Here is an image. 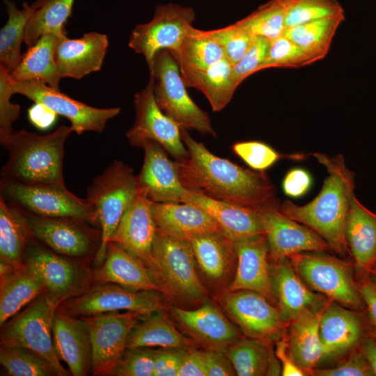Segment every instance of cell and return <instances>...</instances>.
<instances>
[{
  "label": "cell",
  "mask_w": 376,
  "mask_h": 376,
  "mask_svg": "<svg viewBox=\"0 0 376 376\" xmlns=\"http://www.w3.org/2000/svg\"><path fill=\"white\" fill-rule=\"evenodd\" d=\"M33 235L22 212L0 196V260L17 268L24 264Z\"/></svg>",
  "instance_id": "d590c367"
},
{
  "label": "cell",
  "mask_w": 376,
  "mask_h": 376,
  "mask_svg": "<svg viewBox=\"0 0 376 376\" xmlns=\"http://www.w3.org/2000/svg\"><path fill=\"white\" fill-rule=\"evenodd\" d=\"M11 83L9 71L0 65V137L13 132L12 125L20 113V106L10 101L15 93Z\"/></svg>",
  "instance_id": "816d5d0a"
},
{
  "label": "cell",
  "mask_w": 376,
  "mask_h": 376,
  "mask_svg": "<svg viewBox=\"0 0 376 376\" xmlns=\"http://www.w3.org/2000/svg\"><path fill=\"white\" fill-rule=\"evenodd\" d=\"M345 238L359 274H370L376 265V214L364 207L354 194L347 217Z\"/></svg>",
  "instance_id": "f546056e"
},
{
  "label": "cell",
  "mask_w": 376,
  "mask_h": 376,
  "mask_svg": "<svg viewBox=\"0 0 376 376\" xmlns=\"http://www.w3.org/2000/svg\"><path fill=\"white\" fill-rule=\"evenodd\" d=\"M61 308V312L79 318L120 311L148 315L164 311L166 304L159 292L133 290L116 283L102 282L66 300Z\"/></svg>",
  "instance_id": "8fae6325"
},
{
  "label": "cell",
  "mask_w": 376,
  "mask_h": 376,
  "mask_svg": "<svg viewBox=\"0 0 376 376\" xmlns=\"http://www.w3.org/2000/svg\"><path fill=\"white\" fill-rule=\"evenodd\" d=\"M58 38L52 34L42 36L22 55L18 65L10 72L13 81H42L59 90L61 79L55 61V47Z\"/></svg>",
  "instance_id": "1f68e13d"
},
{
  "label": "cell",
  "mask_w": 376,
  "mask_h": 376,
  "mask_svg": "<svg viewBox=\"0 0 376 376\" xmlns=\"http://www.w3.org/2000/svg\"><path fill=\"white\" fill-rule=\"evenodd\" d=\"M24 263L42 281L45 295L56 306L86 290L87 273L81 265L36 242L33 237L29 242Z\"/></svg>",
  "instance_id": "7c38bea8"
},
{
  "label": "cell",
  "mask_w": 376,
  "mask_h": 376,
  "mask_svg": "<svg viewBox=\"0 0 376 376\" xmlns=\"http://www.w3.org/2000/svg\"><path fill=\"white\" fill-rule=\"evenodd\" d=\"M286 0H269L236 23L253 36L272 40L283 35Z\"/></svg>",
  "instance_id": "7bdbcfd3"
},
{
  "label": "cell",
  "mask_w": 376,
  "mask_h": 376,
  "mask_svg": "<svg viewBox=\"0 0 376 376\" xmlns=\"http://www.w3.org/2000/svg\"><path fill=\"white\" fill-rule=\"evenodd\" d=\"M53 338L60 359L74 376L86 375L92 368L90 334L86 322L63 312H56Z\"/></svg>",
  "instance_id": "d4e9b609"
},
{
  "label": "cell",
  "mask_w": 376,
  "mask_h": 376,
  "mask_svg": "<svg viewBox=\"0 0 376 376\" xmlns=\"http://www.w3.org/2000/svg\"><path fill=\"white\" fill-rule=\"evenodd\" d=\"M11 84L15 93L21 94L36 104L68 119L74 132L79 135L85 132H102L107 122L120 111L119 107H91L40 81L16 82L12 80Z\"/></svg>",
  "instance_id": "5bb4252c"
},
{
  "label": "cell",
  "mask_w": 376,
  "mask_h": 376,
  "mask_svg": "<svg viewBox=\"0 0 376 376\" xmlns=\"http://www.w3.org/2000/svg\"><path fill=\"white\" fill-rule=\"evenodd\" d=\"M237 267L228 290L257 292L275 306L269 264V248L265 234L234 242Z\"/></svg>",
  "instance_id": "7402d4cb"
},
{
  "label": "cell",
  "mask_w": 376,
  "mask_h": 376,
  "mask_svg": "<svg viewBox=\"0 0 376 376\" xmlns=\"http://www.w3.org/2000/svg\"><path fill=\"white\" fill-rule=\"evenodd\" d=\"M75 0H37L27 21L24 43L32 46L43 35L52 34L62 38L67 37L65 29L70 17Z\"/></svg>",
  "instance_id": "74e56055"
},
{
  "label": "cell",
  "mask_w": 376,
  "mask_h": 376,
  "mask_svg": "<svg viewBox=\"0 0 376 376\" xmlns=\"http://www.w3.org/2000/svg\"><path fill=\"white\" fill-rule=\"evenodd\" d=\"M345 19V15L343 13L286 28L283 36L299 45L317 61L327 56L336 32Z\"/></svg>",
  "instance_id": "f35d334b"
},
{
  "label": "cell",
  "mask_w": 376,
  "mask_h": 376,
  "mask_svg": "<svg viewBox=\"0 0 376 376\" xmlns=\"http://www.w3.org/2000/svg\"><path fill=\"white\" fill-rule=\"evenodd\" d=\"M194 10L175 3L156 7L152 18L135 26L130 36L128 45L136 53L143 55L149 74L153 69L154 58L161 50L177 53L193 27Z\"/></svg>",
  "instance_id": "30bf717a"
},
{
  "label": "cell",
  "mask_w": 376,
  "mask_h": 376,
  "mask_svg": "<svg viewBox=\"0 0 376 376\" xmlns=\"http://www.w3.org/2000/svg\"><path fill=\"white\" fill-rule=\"evenodd\" d=\"M173 313L189 334L210 349L221 350L240 338V332L212 304L195 310L175 306Z\"/></svg>",
  "instance_id": "f1b7e54d"
},
{
  "label": "cell",
  "mask_w": 376,
  "mask_h": 376,
  "mask_svg": "<svg viewBox=\"0 0 376 376\" xmlns=\"http://www.w3.org/2000/svg\"><path fill=\"white\" fill-rule=\"evenodd\" d=\"M182 203L207 212L234 242L265 234L260 212L188 190Z\"/></svg>",
  "instance_id": "484cf974"
},
{
  "label": "cell",
  "mask_w": 376,
  "mask_h": 376,
  "mask_svg": "<svg viewBox=\"0 0 376 376\" xmlns=\"http://www.w3.org/2000/svg\"><path fill=\"white\" fill-rule=\"evenodd\" d=\"M141 315L114 311L81 317L91 338L94 375H111L126 349L127 339Z\"/></svg>",
  "instance_id": "9a60e30c"
},
{
  "label": "cell",
  "mask_w": 376,
  "mask_h": 376,
  "mask_svg": "<svg viewBox=\"0 0 376 376\" xmlns=\"http://www.w3.org/2000/svg\"><path fill=\"white\" fill-rule=\"evenodd\" d=\"M220 302L247 337L277 340L288 326L277 306L257 292L228 290Z\"/></svg>",
  "instance_id": "2e32d148"
},
{
  "label": "cell",
  "mask_w": 376,
  "mask_h": 376,
  "mask_svg": "<svg viewBox=\"0 0 376 376\" xmlns=\"http://www.w3.org/2000/svg\"><path fill=\"white\" fill-rule=\"evenodd\" d=\"M271 279L276 306L288 324L304 310H322L330 301L306 285L288 258L274 263Z\"/></svg>",
  "instance_id": "cb8c5ba5"
},
{
  "label": "cell",
  "mask_w": 376,
  "mask_h": 376,
  "mask_svg": "<svg viewBox=\"0 0 376 376\" xmlns=\"http://www.w3.org/2000/svg\"><path fill=\"white\" fill-rule=\"evenodd\" d=\"M233 152L252 169L265 171L282 158L302 159L303 155H283L278 152L269 145L258 141L235 143L233 146Z\"/></svg>",
  "instance_id": "c3c4849f"
},
{
  "label": "cell",
  "mask_w": 376,
  "mask_h": 376,
  "mask_svg": "<svg viewBox=\"0 0 376 376\" xmlns=\"http://www.w3.org/2000/svg\"><path fill=\"white\" fill-rule=\"evenodd\" d=\"M21 211V210H20ZM33 237L53 251L68 258H82L97 252L100 233L89 223L71 218H53L21 211Z\"/></svg>",
  "instance_id": "e0dca14e"
},
{
  "label": "cell",
  "mask_w": 376,
  "mask_h": 376,
  "mask_svg": "<svg viewBox=\"0 0 376 376\" xmlns=\"http://www.w3.org/2000/svg\"><path fill=\"white\" fill-rule=\"evenodd\" d=\"M137 192L133 169L120 160L113 161L88 187L85 198L95 212L100 230V245L95 256L97 267L103 263L107 245Z\"/></svg>",
  "instance_id": "277c9868"
},
{
  "label": "cell",
  "mask_w": 376,
  "mask_h": 376,
  "mask_svg": "<svg viewBox=\"0 0 376 376\" xmlns=\"http://www.w3.org/2000/svg\"><path fill=\"white\" fill-rule=\"evenodd\" d=\"M154 78L150 77L146 86L135 93L136 118L125 135L131 146L142 148L151 140L159 143L176 162L188 157V150L182 139L180 127L158 107L154 95Z\"/></svg>",
  "instance_id": "4fadbf2b"
},
{
  "label": "cell",
  "mask_w": 376,
  "mask_h": 376,
  "mask_svg": "<svg viewBox=\"0 0 376 376\" xmlns=\"http://www.w3.org/2000/svg\"><path fill=\"white\" fill-rule=\"evenodd\" d=\"M288 259L312 291L354 310L365 308L350 263L329 255L306 252L292 255Z\"/></svg>",
  "instance_id": "52a82bcc"
},
{
  "label": "cell",
  "mask_w": 376,
  "mask_h": 376,
  "mask_svg": "<svg viewBox=\"0 0 376 376\" xmlns=\"http://www.w3.org/2000/svg\"><path fill=\"white\" fill-rule=\"evenodd\" d=\"M312 179L308 171L301 168L289 171L283 180L285 194L292 198L304 195L311 188Z\"/></svg>",
  "instance_id": "9f6ffc18"
},
{
  "label": "cell",
  "mask_w": 376,
  "mask_h": 376,
  "mask_svg": "<svg viewBox=\"0 0 376 376\" xmlns=\"http://www.w3.org/2000/svg\"><path fill=\"white\" fill-rule=\"evenodd\" d=\"M0 196L29 214L71 218L97 225L95 212L86 199L78 197L66 187L25 185L1 180Z\"/></svg>",
  "instance_id": "9c48e42d"
},
{
  "label": "cell",
  "mask_w": 376,
  "mask_h": 376,
  "mask_svg": "<svg viewBox=\"0 0 376 376\" xmlns=\"http://www.w3.org/2000/svg\"><path fill=\"white\" fill-rule=\"evenodd\" d=\"M172 55L180 70L205 69L226 58L222 48L216 42L203 36L194 26L178 52Z\"/></svg>",
  "instance_id": "b9f144b4"
},
{
  "label": "cell",
  "mask_w": 376,
  "mask_h": 376,
  "mask_svg": "<svg viewBox=\"0 0 376 376\" xmlns=\"http://www.w3.org/2000/svg\"><path fill=\"white\" fill-rule=\"evenodd\" d=\"M152 210L157 229L177 239L189 241L198 235L223 231L207 212L189 203L152 202Z\"/></svg>",
  "instance_id": "4316f807"
},
{
  "label": "cell",
  "mask_w": 376,
  "mask_h": 376,
  "mask_svg": "<svg viewBox=\"0 0 376 376\" xmlns=\"http://www.w3.org/2000/svg\"><path fill=\"white\" fill-rule=\"evenodd\" d=\"M142 148L144 159L136 175L138 189L155 203H182L187 189L181 182L178 165L166 150L154 141H147Z\"/></svg>",
  "instance_id": "ffe728a7"
},
{
  "label": "cell",
  "mask_w": 376,
  "mask_h": 376,
  "mask_svg": "<svg viewBox=\"0 0 376 376\" xmlns=\"http://www.w3.org/2000/svg\"><path fill=\"white\" fill-rule=\"evenodd\" d=\"M0 363L10 376L58 375L48 360L23 347L1 345Z\"/></svg>",
  "instance_id": "ee69618b"
},
{
  "label": "cell",
  "mask_w": 376,
  "mask_h": 376,
  "mask_svg": "<svg viewBox=\"0 0 376 376\" xmlns=\"http://www.w3.org/2000/svg\"><path fill=\"white\" fill-rule=\"evenodd\" d=\"M180 71L187 87L200 91L213 111L224 109L237 88L233 78V65L226 58L205 69Z\"/></svg>",
  "instance_id": "836d02e7"
},
{
  "label": "cell",
  "mask_w": 376,
  "mask_h": 376,
  "mask_svg": "<svg viewBox=\"0 0 376 376\" xmlns=\"http://www.w3.org/2000/svg\"><path fill=\"white\" fill-rule=\"evenodd\" d=\"M200 33L216 42L223 49L226 58L232 64L237 63L251 45L253 36L237 23Z\"/></svg>",
  "instance_id": "7dc6e473"
},
{
  "label": "cell",
  "mask_w": 376,
  "mask_h": 376,
  "mask_svg": "<svg viewBox=\"0 0 376 376\" xmlns=\"http://www.w3.org/2000/svg\"><path fill=\"white\" fill-rule=\"evenodd\" d=\"M270 43L271 40L267 38L255 36L243 57L233 65V78L237 87L246 77L259 71L267 54Z\"/></svg>",
  "instance_id": "f907efd6"
},
{
  "label": "cell",
  "mask_w": 376,
  "mask_h": 376,
  "mask_svg": "<svg viewBox=\"0 0 376 376\" xmlns=\"http://www.w3.org/2000/svg\"><path fill=\"white\" fill-rule=\"evenodd\" d=\"M207 376L236 375L235 370L230 359L221 350L210 349L203 351Z\"/></svg>",
  "instance_id": "6f0895ef"
},
{
  "label": "cell",
  "mask_w": 376,
  "mask_h": 376,
  "mask_svg": "<svg viewBox=\"0 0 376 376\" xmlns=\"http://www.w3.org/2000/svg\"><path fill=\"white\" fill-rule=\"evenodd\" d=\"M345 13L337 0H286L285 26L300 25Z\"/></svg>",
  "instance_id": "f6af8a7d"
},
{
  "label": "cell",
  "mask_w": 376,
  "mask_h": 376,
  "mask_svg": "<svg viewBox=\"0 0 376 376\" xmlns=\"http://www.w3.org/2000/svg\"><path fill=\"white\" fill-rule=\"evenodd\" d=\"M108 47L107 36L95 31L84 33L76 39L58 38L55 47V61L60 77L80 79L99 71Z\"/></svg>",
  "instance_id": "603a6c76"
},
{
  "label": "cell",
  "mask_w": 376,
  "mask_h": 376,
  "mask_svg": "<svg viewBox=\"0 0 376 376\" xmlns=\"http://www.w3.org/2000/svg\"><path fill=\"white\" fill-rule=\"evenodd\" d=\"M267 340L253 338H240L231 344L227 356L239 376L267 375L273 353Z\"/></svg>",
  "instance_id": "60d3db41"
},
{
  "label": "cell",
  "mask_w": 376,
  "mask_h": 376,
  "mask_svg": "<svg viewBox=\"0 0 376 376\" xmlns=\"http://www.w3.org/2000/svg\"><path fill=\"white\" fill-rule=\"evenodd\" d=\"M315 61L296 43L281 36L271 40L267 54L259 71L270 68H300Z\"/></svg>",
  "instance_id": "bcb514c9"
},
{
  "label": "cell",
  "mask_w": 376,
  "mask_h": 376,
  "mask_svg": "<svg viewBox=\"0 0 376 376\" xmlns=\"http://www.w3.org/2000/svg\"><path fill=\"white\" fill-rule=\"evenodd\" d=\"M72 132L71 125H62L45 135L22 129L0 137L1 144L8 152L1 180L25 185L65 187L64 146Z\"/></svg>",
  "instance_id": "3957f363"
},
{
  "label": "cell",
  "mask_w": 376,
  "mask_h": 376,
  "mask_svg": "<svg viewBox=\"0 0 376 376\" xmlns=\"http://www.w3.org/2000/svg\"><path fill=\"white\" fill-rule=\"evenodd\" d=\"M324 308L320 311L305 309L288 326L289 354L306 375H312L321 362L322 350L319 324Z\"/></svg>",
  "instance_id": "4dcf8cb0"
},
{
  "label": "cell",
  "mask_w": 376,
  "mask_h": 376,
  "mask_svg": "<svg viewBox=\"0 0 376 376\" xmlns=\"http://www.w3.org/2000/svg\"><path fill=\"white\" fill-rule=\"evenodd\" d=\"M8 19L0 30V65L10 72L19 63L21 45L27 21L32 13L31 5L23 2L22 8L18 9L12 0H3Z\"/></svg>",
  "instance_id": "ab89813d"
},
{
  "label": "cell",
  "mask_w": 376,
  "mask_h": 376,
  "mask_svg": "<svg viewBox=\"0 0 376 376\" xmlns=\"http://www.w3.org/2000/svg\"><path fill=\"white\" fill-rule=\"evenodd\" d=\"M287 334L284 333L276 343L275 355L281 363L283 376H304L305 373L293 362L289 352Z\"/></svg>",
  "instance_id": "680465c9"
},
{
  "label": "cell",
  "mask_w": 376,
  "mask_h": 376,
  "mask_svg": "<svg viewBox=\"0 0 376 376\" xmlns=\"http://www.w3.org/2000/svg\"><path fill=\"white\" fill-rule=\"evenodd\" d=\"M313 155L328 173L321 191L304 205L287 200L279 207L288 217L314 230L329 243L332 250L345 256L349 252L345 224L351 198L354 194V175L341 155L328 156L315 152Z\"/></svg>",
  "instance_id": "7a4b0ae2"
},
{
  "label": "cell",
  "mask_w": 376,
  "mask_h": 376,
  "mask_svg": "<svg viewBox=\"0 0 376 376\" xmlns=\"http://www.w3.org/2000/svg\"><path fill=\"white\" fill-rule=\"evenodd\" d=\"M189 242L201 269L212 281L223 279L237 257L234 241L224 231L198 235Z\"/></svg>",
  "instance_id": "e575fe53"
},
{
  "label": "cell",
  "mask_w": 376,
  "mask_h": 376,
  "mask_svg": "<svg viewBox=\"0 0 376 376\" xmlns=\"http://www.w3.org/2000/svg\"><path fill=\"white\" fill-rule=\"evenodd\" d=\"M372 272H376V265L375 266V267H374V269H373V270Z\"/></svg>",
  "instance_id": "be15d7a7"
},
{
  "label": "cell",
  "mask_w": 376,
  "mask_h": 376,
  "mask_svg": "<svg viewBox=\"0 0 376 376\" xmlns=\"http://www.w3.org/2000/svg\"><path fill=\"white\" fill-rule=\"evenodd\" d=\"M196 262L189 241L157 230L148 269L162 292L181 301H203L206 292L198 276Z\"/></svg>",
  "instance_id": "5b68a950"
},
{
  "label": "cell",
  "mask_w": 376,
  "mask_h": 376,
  "mask_svg": "<svg viewBox=\"0 0 376 376\" xmlns=\"http://www.w3.org/2000/svg\"><path fill=\"white\" fill-rule=\"evenodd\" d=\"M57 308L43 292L1 326L0 342L38 353L52 364L58 376H66L69 373L60 362L53 338Z\"/></svg>",
  "instance_id": "ba28073f"
},
{
  "label": "cell",
  "mask_w": 376,
  "mask_h": 376,
  "mask_svg": "<svg viewBox=\"0 0 376 376\" xmlns=\"http://www.w3.org/2000/svg\"><path fill=\"white\" fill-rule=\"evenodd\" d=\"M155 350L149 347L128 349L111 375L154 376Z\"/></svg>",
  "instance_id": "681fc988"
},
{
  "label": "cell",
  "mask_w": 376,
  "mask_h": 376,
  "mask_svg": "<svg viewBox=\"0 0 376 376\" xmlns=\"http://www.w3.org/2000/svg\"><path fill=\"white\" fill-rule=\"evenodd\" d=\"M152 203L138 189L110 240L136 256L148 269L150 265L152 245L157 230Z\"/></svg>",
  "instance_id": "44dd1931"
},
{
  "label": "cell",
  "mask_w": 376,
  "mask_h": 376,
  "mask_svg": "<svg viewBox=\"0 0 376 376\" xmlns=\"http://www.w3.org/2000/svg\"><path fill=\"white\" fill-rule=\"evenodd\" d=\"M142 316V315H141ZM129 334L126 349L159 347L162 348L187 349L190 343L162 311L143 315Z\"/></svg>",
  "instance_id": "8d00e7d4"
},
{
  "label": "cell",
  "mask_w": 376,
  "mask_h": 376,
  "mask_svg": "<svg viewBox=\"0 0 376 376\" xmlns=\"http://www.w3.org/2000/svg\"><path fill=\"white\" fill-rule=\"evenodd\" d=\"M322 345L321 362L338 360L359 347L368 334L365 317L330 300L319 324Z\"/></svg>",
  "instance_id": "d6986e66"
},
{
  "label": "cell",
  "mask_w": 376,
  "mask_h": 376,
  "mask_svg": "<svg viewBox=\"0 0 376 376\" xmlns=\"http://www.w3.org/2000/svg\"><path fill=\"white\" fill-rule=\"evenodd\" d=\"M187 350L182 348H162L155 350L154 376H178Z\"/></svg>",
  "instance_id": "db71d44e"
},
{
  "label": "cell",
  "mask_w": 376,
  "mask_h": 376,
  "mask_svg": "<svg viewBox=\"0 0 376 376\" xmlns=\"http://www.w3.org/2000/svg\"><path fill=\"white\" fill-rule=\"evenodd\" d=\"M178 376H207L203 352L187 350L179 368Z\"/></svg>",
  "instance_id": "91938a15"
},
{
  "label": "cell",
  "mask_w": 376,
  "mask_h": 376,
  "mask_svg": "<svg viewBox=\"0 0 376 376\" xmlns=\"http://www.w3.org/2000/svg\"><path fill=\"white\" fill-rule=\"evenodd\" d=\"M358 286L365 304L367 332L376 340V287L369 274L362 275Z\"/></svg>",
  "instance_id": "11a10c76"
},
{
  "label": "cell",
  "mask_w": 376,
  "mask_h": 376,
  "mask_svg": "<svg viewBox=\"0 0 376 376\" xmlns=\"http://www.w3.org/2000/svg\"><path fill=\"white\" fill-rule=\"evenodd\" d=\"M359 348L370 366L374 375H376V340L367 334L359 345Z\"/></svg>",
  "instance_id": "94428289"
},
{
  "label": "cell",
  "mask_w": 376,
  "mask_h": 376,
  "mask_svg": "<svg viewBox=\"0 0 376 376\" xmlns=\"http://www.w3.org/2000/svg\"><path fill=\"white\" fill-rule=\"evenodd\" d=\"M149 75L154 78L155 98L164 113L180 128L216 136L208 114L190 97L179 65L169 51L157 53L152 72Z\"/></svg>",
  "instance_id": "8992f818"
},
{
  "label": "cell",
  "mask_w": 376,
  "mask_h": 376,
  "mask_svg": "<svg viewBox=\"0 0 376 376\" xmlns=\"http://www.w3.org/2000/svg\"><path fill=\"white\" fill-rule=\"evenodd\" d=\"M94 281L109 282L133 290L162 292L144 264L119 244L109 242L103 263L94 272Z\"/></svg>",
  "instance_id": "83f0119b"
},
{
  "label": "cell",
  "mask_w": 376,
  "mask_h": 376,
  "mask_svg": "<svg viewBox=\"0 0 376 376\" xmlns=\"http://www.w3.org/2000/svg\"><path fill=\"white\" fill-rule=\"evenodd\" d=\"M369 276L376 287V272H372L370 273Z\"/></svg>",
  "instance_id": "6125c7cd"
},
{
  "label": "cell",
  "mask_w": 376,
  "mask_h": 376,
  "mask_svg": "<svg viewBox=\"0 0 376 376\" xmlns=\"http://www.w3.org/2000/svg\"><path fill=\"white\" fill-rule=\"evenodd\" d=\"M45 292L39 277L24 263L1 275L0 325Z\"/></svg>",
  "instance_id": "d6a6232c"
},
{
  "label": "cell",
  "mask_w": 376,
  "mask_h": 376,
  "mask_svg": "<svg viewBox=\"0 0 376 376\" xmlns=\"http://www.w3.org/2000/svg\"><path fill=\"white\" fill-rule=\"evenodd\" d=\"M187 131L180 128L188 157L175 161L187 189L257 211L279 203L276 187L264 171L245 169L216 156Z\"/></svg>",
  "instance_id": "6da1fadb"
},
{
  "label": "cell",
  "mask_w": 376,
  "mask_h": 376,
  "mask_svg": "<svg viewBox=\"0 0 376 376\" xmlns=\"http://www.w3.org/2000/svg\"><path fill=\"white\" fill-rule=\"evenodd\" d=\"M279 203L260 210L269 257L273 263L304 252H324L331 246L314 230L283 214Z\"/></svg>",
  "instance_id": "ac0fdd59"
},
{
  "label": "cell",
  "mask_w": 376,
  "mask_h": 376,
  "mask_svg": "<svg viewBox=\"0 0 376 376\" xmlns=\"http://www.w3.org/2000/svg\"><path fill=\"white\" fill-rule=\"evenodd\" d=\"M315 376H372L373 371L359 347L348 354V357L336 366L315 368Z\"/></svg>",
  "instance_id": "f5cc1de1"
}]
</instances>
